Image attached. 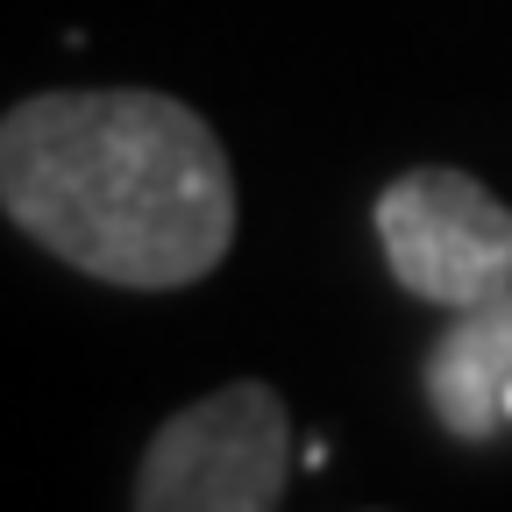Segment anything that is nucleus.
<instances>
[{
    "instance_id": "f257e3e1",
    "label": "nucleus",
    "mask_w": 512,
    "mask_h": 512,
    "mask_svg": "<svg viewBox=\"0 0 512 512\" xmlns=\"http://www.w3.org/2000/svg\"><path fill=\"white\" fill-rule=\"evenodd\" d=\"M0 207L57 264L171 292L228 256L235 171L221 136L171 93H36L0 121Z\"/></svg>"
},
{
    "instance_id": "f03ea898",
    "label": "nucleus",
    "mask_w": 512,
    "mask_h": 512,
    "mask_svg": "<svg viewBox=\"0 0 512 512\" xmlns=\"http://www.w3.org/2000/svg\"><path fill=\"white\" fill-rule=\"evenodd\" d=\"M292 420L271 384H221L157 427L136 470V512H278Z\"/></svg>"
},
{
    "instance_id": "7ed1b4c3",
    "label": "nucleus",
    "mask_w": 512,
    "mask_h": 512,
    "mask_svg": "<svg viewBox=\"0 0 512 512\" xmlns=\"http://www.w3.org/2000/svg\"><path fill=\"white\" fill-rule=\"evenodd\" d=\"M377 242L392 278L427 306H484L512 292V207L470 171L420 164L377 192Z\"/></svg>"
},
{
    "instance_id": "20e7f679",
    "label": "nucleus",
    "mask_w": 512,
    "mask_h": 512,
    "mask_svg": "<svg viewBox=\"0 0 512 512\" xmlns=\"http://www.w3.org/2000/svg\"><path fill=\"white\" fill-rule=\"evenodd\" d=\"M505 392H512V292L463 306L456 328L427 349V406L441 413L448 434L484 441L505 427Z\"/></svg>"
},
{
    "instance_id": "39448f33",
    "label": "nucleus",
    "mask_w": 512,
    "mask_h": 512,
    "mask_svg": "<svg viewBox=\"0 0 512 512\" xmlns=\"http://www.w3.org/2000/svg\"><path fill=\"white\" fill-rule=\"evenodd\" d=\"M505 420H512V392H505Z\"/></svg>"
}]
</instances>
